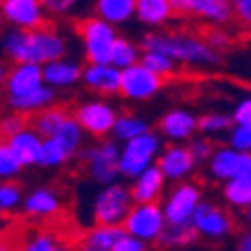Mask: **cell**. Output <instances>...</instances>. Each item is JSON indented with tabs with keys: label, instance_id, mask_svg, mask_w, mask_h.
<instances>
[{
	"label": "cell",
	"instance_id": "6da1fadb",
	"mask_svg": "<svg viewBox=\"0 0 251 251\" xmlns=\"http://www.w3.org/2000/svg\"><path fill=\"white\" fill-rule=\"evenodd\" d=\"M0 48L12 64H34L48 66L59 59H66L68 54V39H66L57 27L34 29V32H23V29H7Z\"/></svg>",
	"mask_w": 251,
	"mask_h": 251
},
{
	"label": "cell",
	"instance_id": "7a4b0ae2",
	"mask_svg": "<svg viewBox=\"0 0 251 251\" xmlns=\"http://www.w3.org/2000/svg\"><path fill=\"white\" fill-rule=\"evenodd\" d=\"M138 43L143 50L163 52L170 59H175L179 66H188V68L208 70L220 66V61H222V52L213 50L204 36L181 32V29H154V32H145L140 36Z\"/></svg>",
	"mask_w": 251,
	"mask_h": 251
},
{
	"label": "cell",
	"instance_id": "3957f363",
	"mask_svg": "<svg viewBox=\"0 0 251 251\" xmlns=\"http://www.w3.org/2000/svg\"><path fill=\"white\" fill-rule=\"evenodd\" d=\"M75 29H77V36H79V43H82V54L86 59V64H93V66L111 64L113 46L120 39L118 27H113L106 21L91 14V16L79 18Z\"/></svg>",
	"mask_w": 251,
	"mask_h": 251
},
{
	"label": "cell",
	"instance_id": "277c9868",
	"mask_svg": "<svg viewBox=\"0 0 251 251\" xmlns=\"http://www.w3.org/2000/svg\"><path fill=\"white\" fill-rule=\"evenodd\" d=\"M120 152H123V145L116 143L113 138H106L98 140L93 145H86L79 152L77 161L86 170L91 181L100 183V188H102L118 183V179H120Z\"/></svg>",
	"mask_w": 251,
	"mask_h": 251
},
{
	"label": "cell",
	"instance_id": "5b68a950",
	"mask_svg": "<svg viewBox=\"0 0 251 251\" xmlns=\"http://www.w3.org/2000/svg\"><path fill=\"white\" fill-rule=\"evenodd\" d=\"M134 208L131 188L127 183H111L102 186L91 204V220L93 226H125V220Z\"/></svg>",
	"mask_w": 251,
	"mask_h": 251
},
{
	"label": "cell",
	"instance_id": "8992f818",
	"mask_svg": "<svg viewBox=\"0 0 251 251\" xmlns=\"http://www.w3.org/2000/svg\"><path fill=\"white\" fill-rule=\"evenodd\" d=\"M163 138L158 131H150V134L140 136L125 143L123 152H120V176L127 179L129 183L138 179L145 170L154 168L158 163V156L163 152Z\"/></svg>",
	"mask_w": 251,
	"mask_h": 251
},
{
	"label": "cell",
	"instance_id": "52a82bcc",
	"mask_svg": "<svg viewBox=\"0 0 251 251\" xmlns=\"http://www.w3.org/2000/svg\"><path fill=\"white\" fill-rule=\"evenodd\" d=\"M204 201V190L197 181H183L165 193L161 208L170 226H193L195 213Z\"/></svg>",
	"mask_w": 251,
	"mask_h": 251
},
{
	"label": "cell",
	"instance_id": "ba28073f",
	"mask_svg": "<svg viewBox=\"0 0 251 251\" xmlns=\"http://www.w3.org/2000/svg\"><path fill=\"white\" fill-rule=\"evenodd\" d=\"M73 116L84 127L86 136H93L98 140H106L113 136V129L118 123V109L104 98H86L79 100L73 106Z\"/></svg>",
	"mask_w": 251,
	"mask_h": 251
},
{
	"label": "cell",
	"instance_id": "9c48e42d",
	"mask_svg": "<svg viewBox=\"0 0 251 251\" xmlns=\"http://www.w3.org/2000/svg\"><path fill=\"white\" fill-rule=\"evenodd\" d=\"M195 231L199 233L201 240L208 242H222V240L231 238L235 231V217L233 213L224 206L215 204V201H201V206L195 213L193 220Z\"/></svg>",
	"mask_w": 251,
	"mask_h": 251
},
{
	"label": "cell",
	"instance_id": "30bf717a",
	"mask_svg": "<svg viewBox=\"0 0 251 251\" xmlns=\"http://www.w3.org/2000/svg\"><path fill=\"white\" fill-rule=\"evenodd\" d=\"M168 228V220L161 204H134L129 217L125 220V231L145 245H158L161 235Z\"/></svg>",
	"mask_w": 251,
	"mask_h": 251
},
{
	"label": "cell",
	"instance_id": "8fae6325",
	"mask_svg": "<svg viewBox=\"0 0 251 251\" xmlns=\"http://www.w3.org/2000/svg\"><path fill=\"white\" fill-rule=\"evenodd\" d=\"M176 16H193L210 27H224L235 21L233 2L228 0H172Z\"/></svg>",
	"mask_w": 251,
	"mask_h": 251
},
{
	"label": "cell",
	"instance_id": "7c38bea8",
	"mask_svg": "<svg viewBox=\"0 0 251 251\" xmlns=\"http://www.w3.org/2000/svg\"><path fill=\"white\" fill-rule=\"evenodd\" d=\"M0 14L9 29L34 32L48 25V14L41 0H2Z\"/></svg>",
	"mask_w": 251,
	"mask_h": 251
},
{
	"label": "cell",
	"instance_id": "4fadbf2b",
	"mask_svg": "<svg viewBox=\"0 0 251 251\" xmlns=\"http://www.w3.org/2000/svg\"><path fill=\"white\" fill-rule=\"evenodd\" d=\"M165 86L163 77L154 75L152 70H147L143 64L134 66L129 70H123L120 79V98L127 102H150L154 100Z\"/></svg>",
	"mask_w": 251,
	"mask_h": 251
},
{
	"label": "cell",
	"instance_id": "5bb4252c",
	"mask_svg": "<svg viewBox=\"0 0 251 251\" xmlns=\"http://www.w3.org/2000/svg\"><path fill=\"white\" fill-rule=\"evenodd\" d=\"M158 134L172 145H188L195 136H199V116L186 106L168 109L158 118Z\"/></svg>",
	"mask_w": 251,
	"mask_h": 251
},
{
	"label": "cell",
	"instance_id": "9a60e30c",
	"mask_svg": "<svg viewBox=\"0 0 251 251\" xmlns=\"http://www.w3.org/2000/svg\"><path fill=\"white\" fill-rule=\"evenodd\" d=\"M206 172L213 181H220L224 186L231 179L251 175V156L235 152L228 145H220L213 154V158L208 161V165H206Z\"/></svg>",
	"mask_w": 251,
	"mask_h": 251
},
{
	"label": "cell",
	"instance_id": "2e32d148",
	"mask_svg": "<svg viewBox=\"0 0 251 251\" xmlns=\"http://www.w3.org/2000/svg\"><path fill=\"white\" fill-rule=\"evenodd\" d=\"M156 165L161 168L163 176L172 186L190 181V176L195 175V168H197L188 145H172V143H168V145L163 147V152L158 156Z\"/></svg>",
	"mask_w": 251,
	"mask_h": 251
},
{
	"label": "cell",
	"instance_id": "e0dca14e",
	"mask_svg": "<svg viewBox=\"0 0 251 251\" xmlns=\"http://www.w3.org/2000/svg\"><path fill=\"white\" fill-rule=\"evenodd\" d=\"M2 86L7 98H21L36 88L46 86L43 68L34 64H12L9 68H2Z\"/></svg>",
	"mask_w": 251,
	"mask_h": 251
},
{
	"label": "cell",
	"instance_id": "ac0fdd59",
	"mask_svg": "<svg viewBox=\"0 0 251 251\" xmlns=\"http://www.w3.org/2000/svg\"><path fill=\"white\" fill-rule=\"evenodd\" d=\"M120 79H123V70H118L111 64H106V66L86 64L84 66L82 84L86 91L95 93L98 98L109 100L113 95H120Z\"/></svg>",
	"mask_w": 251,
	"mask_h": 251
},
{
	"label": "cell",
	"instance_id": "d6986e66",
	"mask_svg": "<svg viewBox=\"0 0 251 251\" xmlns=\"http://www.w3.org/2000/svg\"><path fill=\"white\" fill-rule=\"evenodd\" d=\"M23 215L29 220H52L64 210V201L59 197V193L50 186H39L32 188L25 195L23 201Z\"/></svg>",
	"mask_w": 251,
	"mask_h": 251
},
{
	"label": "cell",
	"instance_id": "ffe728a7",
	"mask_svg": "<svg viewBox=\"0 0 251 251\" xmlns=\"http://www.w3.org/2000/svg\"><path fill=\"white\" fill-rule=\"evenodd\" d=\"M2 143L9 147V152L16 156V161L23 165V168H39V163H41V152H43V138L32 129V125L25 127L23 131H18V134L5 138Z\"/></svg>",
	"mask_w": 251,
	"mask_h": 251
},
{
	"label": "cell",
	"instance_id": "44dd1931",
	"mask_svg": "<svg viewBox=\"0 0 251 251\" xmlns=\"http://www.w3.org/2000/svg\"><path fill=\"white\" fill-rule=\"evenodd\" d=\"M165 183L168 179L163 176L161 168L154 165V168L145 170L138 179L129 183L131 188V197H134V204H161L165 197Z\"/></svg>",
	"mask_w": 251,
	"mask_h": 251
},
{
	"label": "cell",
	"instance_id": "7402d4cb",
	"mask_svg": "<svg viewBox=\"0 0 251 251\" xmlns=\"http://www.w3.org/2000/svg\"><path fill=\"white\" fill-rule=\"evenodd\" d=\"M82 75H84V66L68 57L43 66L46 86L54 88V91H68V88L82 84Z\"/></svg>",
	"mask_w": 251,
	"mask_h": 251
},
{
	"label": "cell",
	"instance_id": "603a6c76",
	"mask_svg": "<svg viewBox=\"0 0 251 251\" xmlns=\"http://www.w3.org/2000/svg\"><path fill=\"white\" fill-rule=\"evenodd\" d=\"M57 102V91L50 86H41L21 98H7V109L9 113H18V116H39L41 111L54 106Z\"/></svg>",
	"mask_w": 251,
	"mask_h": 251
},
{
	"label": "cell",
	"instance_id": "cb8c5ba5",
	"mask_svg": "<svg viewBox=\"0 0 251 251\" xmlns=\"http://www.w3.org/2000/svg\"><path fill=\"white\" fill-rule=\"evenodd\" d=\"M175 16L172 0H136V18L138 23L150 27V32L163 29Z\"/></svg>",
	"mask_w": 251,
	"mask_h": 251
},
{
	"label": "cell",
	"instance_id": "d4e9b609",
	"mask_svg": "<svg viewBox=\"0 0 251 251\" xmlns=\"http://www.w3.org/2000/svg\"><path fill=\"white\" fill-rule=\"evenodd\" d=\"M93 14L113 27H120L136 18V0H98L93 5Z\"/></svg>",
	"mask_w": 251,
	"mask_h": 251
},
{
	"label": "cell",
	"instance_id": "484cf974",
	"mask_svg": "<svg viewBox=\"0 0 251 251\" xmlns=\"http://www.w3.org/2000/svg\"><path fill=\"white\" fill-rule=\"evenodd\" d=\"M152 131V125L147 120L145 116H140V113H134V111H125L118 116V123H116V129H113V136L111 138L120 145L129 143V140L134 138H140V136H145Z\"/></svg>",
	"mask_w": 251,
	"mask_h": 251
},
{
	"label": "cell",
	"instance_id": "4316f807",
	"mask_svg": "<svg viewBox=\"0 0 251 251\" xmlns=\"http://www.w3.org/2000/svg\"><path fill=\"white\" fill-rule=\"evenodd\" d=\"M222 199L228 208L242 210L251 208V175L231 179L228 183L222 186Z\"/></svg>",
	"mask_w": 251,
	"mask_h": 251
},
{
	"label": "cell",
	"instance_id": "83f0119b",
	"mask_svg": "<svg viewBox=\"0 0 251 251\" xmlns=\"http://www.w3.org/2000/svg\"><path fill=\"white\" fill-rule=\"evenodd\" d=\"M68 116H70V111H66L64 106L54 104V106H50V109H46V111H41L39 116L32 118L29 125H32V129H34L43 140H48V138H54V136H57V131L61 129V125L66 123Z\"/></svg>",
	"mask_w": 251,
	"mask_h": 251
},
{
	"label": "cell",
	"instance_id": "f1b7e54d",
	"mask_svg": "<svg viewBox=\"0 0 251 251\" xmlns=\"http://www.w3.org/2000/svg\"><path fill=\"white\" fill-rule=\"evenodd\" d=\"M54 138L73 154V158L79 156V152L86 147V131H84L82 125L77 123V118L73 116V111H70V116L66 118V123L61 125V129L57 131Z\"/></svg>",
	"mask_w": 251,
	"mask_h": 251
},
{
	"label": "cell",
	"instance_id": "f546056e",
	"mask_svg": "<svg viewBox=\"0 0 251 251\" xmlns=\"http://www.w3.org/2000/svg\"><path fill=\"white\" fill-rule=\"evenodd\" d=\"M140 59H143V48L140 43L131 41L129 36H123L116 41L113 46V52H111V66H116L118 70H129L134 68V66L140 64Z\"/></svg>",
	"mask_w": 251,
	"mask_h": 251
},
{
	"label": "cell",
	"instance_id": "4dcf8cb0",
	"mask_svg": "<svg viewBox=\"0 0 251 251\" xmlns=\"http://www.w3.org/2000/svg\"><path fill=\"white\" fill-rule=\"evenodd\" d=\"M125 235H127L125 226H91L84 233L82 242H86V245L95 247L100 251H113Z\"/></svg>",
	"mask_w": 251,
	"mask_h": 251
},
{
	"label": "cell",
	"instance_id": "1f68e13d",
	"mask_svg": "<svg viewBox=\"0 0 251 251\" xmlns=\"http://www.w3.org/2000/svg\"><path fill=\"white\" fill-rule=\"evenodd\" d=\"M199 233L195 231V226H170L165 228V233L158 240V247L165 251H175V249H190L199 242Z\"/></svg>",
	"mask_w": 251,
	"mask_h": 251
},
{
	"label": "cell",
	"instance_id": "d6a6232c",
	"mask_svg": "<svg viewBox=\"0 0 251 251\" xmlns=\"http://www.w3.org/2000/svg\"><path fill=\"white\" fill-rule=\"evenodd\" d=\"M235 127L231 113L224 111H206L199 116V136L215 138V136H228V131Z\"/></svg>",
	"mask_w": 251,
	"mask_h": 251
},
{
	"label": "cell",
	"instance_id": "836d02e7",
	"mask_svg": "<svg viewBox=\"0 0 251 251\" xmlns=\"http://www.w3.org/2000/svg\"><path fill=\"white\" fill-rule=\"evenodd\" d=\"M140 64L145 66L147 70H152L154 75L163 77V79H170V77H175L179 73V64H176L175 59H170L163 52H154V50H143Z\"/></svg>",
	"mask_w": 251,
	"mask_h": 251
},
{
	"label": "cell",
	"instance_id": "e575fe53",
	"mask_svg": "<svg viewBox=\"0 0 251 251\" xmlns=\"http://www.w3.org/2000/svg\"><path fill=\"white\" fill-rule=\"evenodd\" d=\"M70 161H73V154H70L57 138L43 140V152H41V163H39V168L57 170V168H64Z\"/></svg>",
	"mask_w": 251,
	"mask_h": 251
},
{
	"label": "cell",
	"instance_id": "d590c367",
	"mask_svg": "<svg viewBox=\"0 0 251 251\" xmlns=\"http://www.w3.org/2000/svg\"><path fill=\"white\" fill-rule=\"evenodd\" d=\"M25 193L18 181H2L0 183V208L5 215L14 213L16 208H23Z\"/></svg>",
	"mask_w": 251,
	"mask_h": 251
},
{
	"label": "cell",
	"instance_id": "8d00e7d4",
	"mask_svg": "<svg viewBox=\"0 0 251 251\" xmlns=\"http://www.w3.org/2000/svg\"><path fill=\"white\" fill-rule=\"evenodd\" d=\"M59 247L61 245L52 231H34L23 240L21 251H57Z\"/></svg>",
	"mask_w": 251,
	"mask_h": 251
},
{
	"label": "cell",
	"instance_id": "74e56055",
	"mask_svg": "<svg viewBox=\"0 0 251 251\" xmlns=\"http://www.w3.org/2000/svg\"><path fill=\"white\" fill-rule=\"evenodd\" d=\"M188 150L193 154L195 163L197 165H208V161L213 158L217 145L213 143V138H206V136H195L190 143H188Z\"/></svg>",
	"mask_w": 251,
	"mask_h": 251
},
{
	"label": "cell",
	"instance_id": "f35d334b",
	"mask_svg": "<svg viewBox=\"0 0 251 251\" xmlns=\"http://www.w3.org/2000/svg\"><path fill=\"white\" fill-rule=\"evenodd\" d=\"M226 145L240 154H249L251 156V127L247 125H235L226 136Z\"/></svg>",
	"mask_w": 251,
	"mask_h": 251
},
{
	"label": "cell",
	"instance_id": "ab89813d",
	"mask_svg": "<svg viewBox=\"0 0 251 251\" xmlns=\"http://www.w3.org/2000/svg\"><path fill=\"white\" fill-rule=\"evenodd\" d=\"M23 165L16 161L12 152H9V147L2 143L0 145V176H2V181H16V176L23 172Z\"/></svg>",
	"mask_w": 251,
	"mask_h": 251
},
{
	"label": "cell",
	"instance_id": "60d3db41",
	"mask_svg": "<svg viewBox=\"0 0 251 251\" xmlns=\"http://www.w3.org/2000/svg\"><path fill=\"white\" fill-rule=\"evenodd\" d=\"M25 127H29V120H25V116H18V113H7L2 116V125H0V131H2V138H9V136L23 131Z\"/></svg>",
	"mask_w": 251,
	"mask_h": 251
},
{
	"label": "cell",
	"instance_id": "b9f144b4",
	"mask_svg": "<svg viewBox=\"0 0 251 251\" xmlns=\"http://www.w3.org/2000/svg\"><path fill=\"white\" fill-rule=\"evenodd\" d=\"M204 39L208 41V46L213 48V50H217V52H222V50H226V48L231 46V34L224 32L222 27H210L208 32H206Z\"/></svg>",
	"mask_w": 251,
	"mask_h": 251
},
{
	"label": "cell",
	"instance_id": "7bdbcfd3",
	"mask_svg": "<svg viewBox=\"0 0 251 251\" xmlns=\"http://www.w3.org/2000/svg\"><path fill=\"white\" fill-rule=\"evenodd\" d=\"M233 12H235V21L240 23V27H245L251 32V0H235Z\"/></svg>",
	"mask_w": 251,
	"mask_h": 251
},
{
	"label": "cell",
	"instance_id": "ee69618b",
	"mask_svg": "<svg viewBox=\"0 0 251 251\" xmlns=\"http://www.w3.org/2000/svg\"><path fill=\"white\" fill-rule=\"evenodd\" d=\"M73 7L75 2H70V0H43V9L50 16H68Z\"/></svg>",
	"mask_w": 251,
	"mask_h": 251
},
{
	"label": "cell",
	"instance_id": "f6af8a7d",
	"mask_svg": "<svg viewBox=\"0 0 251 251\" xmlns=\"http://www.w3.org/2000/svg\"><path fill=\"white\" fill-rule=\"evenodd\" d=\"M147 247H150V245H145L143 240H138V238H134V235L127 233L116 245V249H113V251H147Z\"/></svg>",
	"mask_w": 251,
	"mask_h": 251
},
{
	"label": "cell",
	"instance_id": "bcb514c9",
	"mask_svg": "<svg viewBox=\"0 0 251 251\" xmlns=\"http://www.w3.org/2000/svg\"><path fill=\"white\" fill-rule=\"evenodd\" d=\"M233 251H251V231L238 233V238L233 242Z\"/></svg>",
	"mask_w": 251,
	"mask_h": 251
},
{
	"label": "cell",
	"instance_id": "7dc6e473",
	"mask_svg": "<svg viewBox=\"0 0 251 251\" xmlns=\"http://www.w3.org/2000/svg\"><path fill=\"white\" fill-rule=\"evenodd\" d=\"M242 220H245V226H247V231H251V208H247L245 213H242Z\"/></svg>",
	"mask_w": 251,
	"mask_h": 251
},
{
	"label": "cell",
	"instance_id": "c3c4849f",
	"mask_svg": "<svg viewBox=\"0 0 251 251\" xmlns=\"http://www.w3.org/2000/svg\"><path fill=\"white\" fill-rule=\"evenodd\" d=\"M75 251H100V249H95V247H91V245H86V242H82V245L77 247Z\"/></svg>",
	"mask_w": 251,
	"mask_h": 251
},
{
	"label": "cell",
	"instance_id": "681fc988",
	"mask_svg": "<svg viewBox=\"0 0 251 251\" xmlns=\"http://www.w3.org/2000/svg\"><path fill=\"white\" fill-rule=\"evenodd\" d=\"M57 251H73V249H70V247H66V245H61Z\"/></svg>",
	"mask_w": 251,
	"mask_h": 251
},
{
	"label": "cell",
	"instance_id": "f907efd6",
	"mask_svg": "<svg viewBox=\"0 0 251 251\" xmlns=\"http://www.w3.org/2000/svg\"><path fill=\"white\" fill-rule=\"evenodd\" d=\"M0 251H14V249H9V245H2L0 247Z\"/></svg>",
	"mask_w": 251,
	"mask_h": 251
}]
</instances>
